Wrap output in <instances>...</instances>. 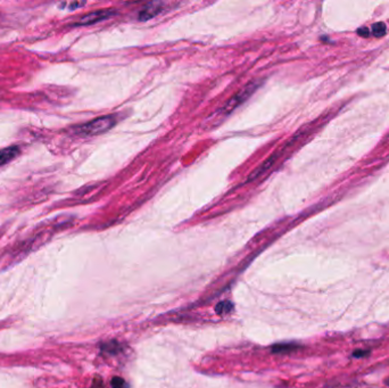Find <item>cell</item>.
Here are the masks:
<instances>
[{
  "instance_id": "cell-12",
  "label": "cell",
  "mask_w": 389,
  "mask_h": 388,
  "mask_svg": "<svg viewBox=\"0 0 389 388\" xmlns=\"http://www.w3.org/2000/svg\"><path fill=\"white\" fill-rule=\"evenodd\" d=\"M367 354H369V352H364V351H361V350H359V351H356V352H354V357L355 358H362V357H364V355H367Z\"/></svg>"
},
{
  "instance_id": "cell-13",
  "label": "cell",
  "mask_w": 389,
  "mask_h": 388,
  "mask_svg": "<svg viewBox=\"0 0 389 388\" xmlns=\"http://www.w3.org/2000/svg\"><path fill=\"white\" fill-rule=\"evenodd\" d=\"M83 5H85V3H72L69 5V9H71V11H74L76 7H81Z\"/></svg>"
},
{
  "instance_id": "cell-4",
  "label": "cell",
  "mask_w": 389,
  "mask_h": 388,
  "mask_svg": "<svg viewBox=\"0 0 389 388\" xmlns=\"http://www.w3.org/2000/svg\"><path fill=\"white\" fill-rule=\"evenodd\" d=\"M163 3H150L148 4L145 8H142L140 12H139L138 15V20L141 22H145L148 20H151L155 16L159 15V14L163 11Z\"/></svg>"
},
{
  "instance_id": "cell-6",
  "label": "cell",
  "mask_w": 389,
  "mask_h": 388,
  "mask_svg": "<svg viewBox=\"0 0 389 388\" xmlns=\"http://www.w3.org/2000/svg\"><path fill=\"white\" fill-rule=\"evenodd\" d=\"M298 348V345H296L294 343H287V344H279V345H276L273 346L272 348V352L273 353H290V352H294V351H296Z\"/></svg>"
},
{
  "instance_id": "cell-3",
  "label": "cell",
  "mask_w": 389,
  "mask_h": 388,
  "mask_svg": "<svg viewBox=\"0 0 389 388\" xmlns=\"http://www.w3.org/2000/svg\"><path fill=\"white\" fill-rule=\"evenodd\" d=\"M116 15V12L114 9H99V11L92 12L87 14V15L82 16L80 18V21L75 23V25H91L95 24V23H98L101 21L108 20L112 16Z\"/></svg>"
},
{
  "instance_id": "cell-10",
  "label": "cell",
  "mask_w": 389,
  "mask_h": 388,
  "mask_svg": "<svg viewBox=\"0 0 389 388\" xmlns=\"http://www.w3.org/2000/svg\"><path fill=\"white\" fill-rule=\"evenodd\" d=\"M112 388H127V384L122 378L114 377L112 379Z\"/></svg>"
},
{
  "instance_id": "cell-11",
  "label": "cell",
  "mask_w": 389,
  "mask_h": 388,
  "mask_svg": "<svg viewBox=\"0 0 389 388\" xmlns=\"http://www.w3.org/2000/svg\"><path fill=\"white\" fill-rule=\"evenodd\" d=\"M358 34H359L360 36H363V38H368V36L370 35V30H369V27H367V26H361V27H359Z\"/></svg>"
},
{
  "instance_id": "cell-1",
  "label": "cell",
  "mask_w": 389,
  "mask_h": 388,
  "mask_svg": "<svg viewBox=\"0 0 389 388\" xmlns=\"http://www.w3.org/2000/svg\"><path fill=\"white\" fill-rule=\"evenodd\" d=\"M115 124H116V119H115L113 115H106V117L97 118L90 122H87L76 127L75 133L83 137L101 135V133H105L110 130Z\"/></svg>"
},
{
  "instance_id": "cell-7",
  "label": "cell",
  "mask_w": 389,
  "mask_h": 388,
  "mask_svg": "<svg viewBox=\"0 0 389 388\" xmlns=\"http://www.w3.org/2000/svg\"><path fill=\"white\" fill-rule=\"evenodd\" d=\"M232 308H234L232 303L229 301H224L217 304L215 307V311L217 314H220V316H224V314H228L232 311Z\"/></svg>"
},
{
  "instance_id": "cell-2",
  "label": "cell",
  "mask_w": 389,
  "mask_h": 388,
  "mask_svg": "<svg viewBox=\"0 0 389 388\" xmlns=\"http://www.w3.org/2000/svg\"><path fill=\"white\" fill-rule=\"evenodd\" d=\"M259 85H261V82L259 81L249 82L248 85L245 86L242 90H239L237 94H236L234 97H231V98L226 101V104L221 108V112L224 114H229L231 112H234L238 106L244 104L245 101H246L249 97H251L254 92L257 90Z\"/></svg>"
},
{
  "instance_id": "cell-9",
  "label": "cell",
  "mask_w": 389,
  "mask_h": 388,
  "mask_svg": "<svg viewBox=\"0 0 389 388\" xmlns=\"http://www.w3.org/2000/svg\"><path fill=\"white\" fill-rule=\"evenodd\" d=\"M118 346H119V344L115 340L114 341H109V343L105 344L103 346V351H105V352H108L110 354H114L118 351Z\"/></svg>"
},
{
  "instance_id": "cell-14",
  "label": "cell",
  "mask_w": 389,
  "mask_h": 388,
  "mask_svg": "<svg viewBox=\"0 0 389 388\" xmlns=\"http://www.w3.org/2000/svg\"><path fill=\"white\" fill-rule=\"evenodd\" d=\"M387 385H388V387H389V380H388V382H387Z\"/></svg>"
},
{
  "instance_id": "cell-8",
  "label": "cell",
  "mask_w": 389,
  "mask_h": 388,
  "mask_svg": "<svg viewBox=\"0 0 389 388\" xmlns=\"http://www.w3.org/2000/svg\"><path fill=\"white\" fill-rule=\"evenodd\" d=\"M386 31H387V27L385 23L378 22V23H374L370 32H372V34L374 36H377V38H380V36H383L386 34Z\"/></svg>"
},
{
  "instance_id": "cell-5",
  "label": "cell",
  "mask_w": 389,
  "mask_h": 388,
  "mask_svg": "<svg viewBox=\"0 0 389 388\" xmlns=\"http://www.w3.org/2000/svg\"><path fill=\"white\" fill-rule=\"evenodd\" d=\"M18 153H20V148L16 146H12L8 147V148H4L0 150V166H3L15 159Z\"/></svg>"
}]
</instances>
